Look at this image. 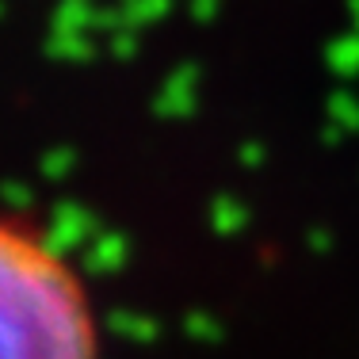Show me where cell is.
Instances as JSON below:
<instances>
[{
    "label": "cell",
    "mask_w": 359,
    "mask_h": 359,
    "mask_svg": "<svg viewBox=\"0 0 359 359\" xmlns=\"http://www.w3.org/2000/svg\"><path fill=\"white\" fill-rule=\"evenodd\" d=\"M0 359H100L81 276L12 215H0Z\"/></svg>",
    "instance_id": "1"
}]
</instances>
